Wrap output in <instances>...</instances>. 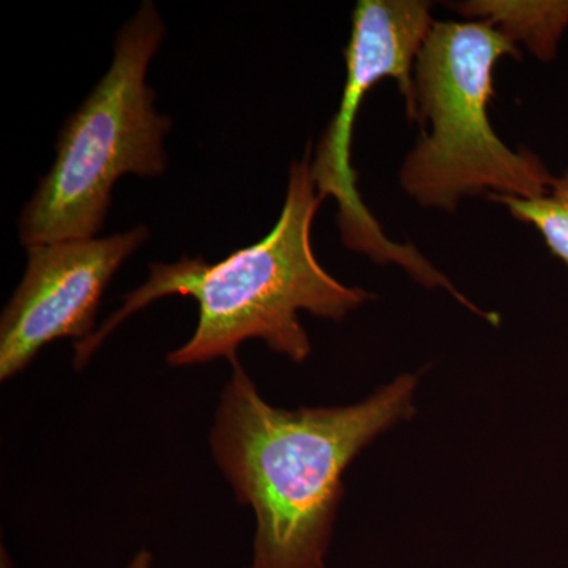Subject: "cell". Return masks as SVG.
<instances>
[{
  "label": "cell",
  "mask_w": 568,
  "mask_h": 568,
  "mask_svg": "<svg viewBox=\"0 0 568 568\" xmlns=\"http://www.w3.org/2000/svg\"><path fill=\"white\" fill-rule=\"evenodd\" d=\"M312 152L308 145L291 164L282 213L263 241L215 264L183 256L175 263L149 265L148 282L126 294L121 308L91 338L74 343V368H84L123 321L170 295L192 297L200 310L192 338L168 354L171 366L222 357L231 364L248 339H263L295 364L306 361L312 342L298 313L339 323L372 298L362 287L339 283L317 261L312 231L323 200L312 178Z\"/></svg>",
  "instance_id": "7a4b0ae2"
},
{
  "label": "cell",
  "mask_w": 568,
  "mask_h": 568,
  "mask_svg": "<svg viewBox=\"0 0 568 568\" xmlns=\"http://www.w3.org/2000/svg\"><path fill=\"white\" fill-rule=\"evenodd\" d=\"M152 567V555L149 551H141L134 556L132 564L129 568H151Z\"/></svg>",
  "instance_id": "9c48e42d"
},
{
  "label": "cell",
  "mask_w": 568,
  "mask_h": 568,
  "mask_svg": "<svg viewBox=\"0 0 568 568\" xmlns=\"http://www.w3.org/2000/svg\"><path fill=\"white\" fill-rule=\"evenodd\" d=\"M448 9L470 21L487 22L541 62L555 61L568 29V0H467Z\"/></svg>",
  "instance_id": "52a82bcc"
},
{
  "label": "cell",
  "mask_w": 568,
  "mask_h": 568,
  "mask_svg": "<svg viewBox=\"0 0 568 568\" xmlns=\"http://www.w3.org/2000/svg\"><path fill=\"white\" fill-rule=\"evenodd\" d=\"M0 568H11L9 556H7L6 549H2V564Z\"/></svg>",
  "instance_id": "30bf717a"
},
{
  "label": "cell",
  "mask_w": 568,
  "mask_h": 568,
  "mask_svg": "<svg viewBox=\"0 0 568 568\" xmlns=\"http://www.w3.org/2000/svg\"><path fill=\"white\" fill-rule=\"evenodd\" d=\"M521 50L481 21H435L414 65L422 134L399 168L403 192L425 209L455 212L467 197L541 196L552 175L528 148L500 140L489 121L495 69Z\"/></svg>",
  "instance_id": "3957f363"
},
{
  "label": "cell",
  "mask_w": 568,
  "mask_h": 568,
  "mask_svg": "<svg viewBox=\"0 0 568 568\" xmlns=\"http://www.w3.org/2000/svg\"><path fill=\"white\" fill-rule=\"evenodd\" d=\"M488 200L503 204L515 220L537 230L549 253L568 265V168L552 178L541 196L529 200L489 196Z\"/></svg>",
  "instance_id": "ba28073f"
},
{
  "label": "cell",
  "mask_w": 568,
  "mask_h": 568,
  "mask_svg": "<svg viewBox=\"0 0 568 568\" xmlns=\"http://www.w3.org/2000/svg\"><path fill=\"white\" fill-rule=\"evenodd\" d=\"M166 33L159 9L142 2L118 33L111 67L67 119L50 173L22 209L18 233L28 246L97 237L111 193L126 174L159 178L173 121L155 108L148 70Z\"/></svg>",
  "instance_id": "277c9868"
},
{
  "label": "cell",
  "mask_w": 568,
  "mask_h": 568,
  "mask_svg": "<svg viewBox=\"0 0 568 568\" xmlns=\"http://www.w3.org/2000/svg\"><path fill=\"white\" fill-rule=\"evenodd\" d=\"M148 239L140 224L108 237L28 246L24 276L0 320V379L20 375L55 339L91 338L112 276Z\"/></svg>",
  "instance_id": "8992f818"
},
{
  "label": "cell",
  "mask_w": 568,
  "mask_h": 568,
  "mask_svg": "<svg viewBox=\"0 0 568 568\" xmlns=\"http://www.w3.org/2000/svg\"><path fill=\"white\" fill-rule=\"evenodd\" d=\"M231 366L209 440L256 517L248 568H324L343 474L362 448L413 416L417 377H396L357 405L286 410L265 402L239 358Z\"/></svg>",
  "instance_id": "6da1fadb"
},
{
  "label": "cell",
  "mask_w": 568,
  "mask_h": 568,
  "mask_svg": "<svg viewBox=\"0 0 568 568\" xmlns=\"http://www.w3.org/2000/svg\"><path fill=\"white\" fill-rule=\"evenodd\" d=\"M435 20L432 3L424 0H362L353 13V29L345 51L346 81L338 111L312 152V178L321 200L338 205L342 241L346 248L379 264L394 263L426 287H444L470 305L446 276L417 252L396 244L384 233L357 190V173L351 163L355 121L362 103L381 81L395 80L405 99L407 119L417 123L414 100V65Z\"/></svg>",
  "instance_id": "5b68a950"
}]
</instances>
